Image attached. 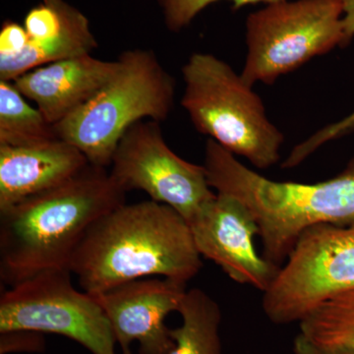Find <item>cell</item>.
Here are the masks:
<instances>
[{
  "mask_svg": "<svg viewBox=\"0 0 354 354\" xmlns=\"http://www.w3.org/2000/svg\"><path fill=\"white\" fill-rule=\"evenodd\" d=\"M71 274L69 268L46 270L2 292L0 333L60 335L92 354H115V339L104 310L95 297L75 290Z\"/></svg>",
  "mask_w": 354,
  "mask_h": 354,
  "instance_id": "cell-8",
  "label": "cell"
},
{
  "mask_svg": "<svg viewBox=\"0 0 354 354\" xmlns=\"http://www.w3.org/2000/svg\"><path fill=\"white\" fill-rule=\"evenodd\" d=\"M0 353H41L44 349V334L32 330H10L0 333Z\"/></svg>",
  "mask_w": 354,
  "mask_h": 354,
  "instance_id": "cell-20",
  "label": "cell"
},
{
  "mask_svg": "<svg viewBox=\"0 0 354 354\" xmlns=\"http://www.w3.org/2000/svg\"><path fill=\"white\" fill-rule=\"evenodd\" d=\"M88 164L79 149L62 139L29 147L0 146V211L57 187Z\"/></svg>",
  "mask_w": 354,
  "mask_h": 354,
  "instance_id": "cell-14",
  "label": "cell"
},
{
  "mask_svg": "<svg viewBox=\"0 0 354 354\" xmlns=\"http://www.w3.org/2000/svg\"><path fill=\"white\" fill-rule=\"evenodd\" d=\"M29 44L18 55L0 57V80L17 77L44 65L90 55L97 43L84 14L64 0H43L26 15Z\"/></svg>",
  "mask_w": 354,
  "mask_h": 354,
  "instance_id": "cell-12",
  "label": "cell"
},
{
  "mask_svg": "<svg viewBox=\"0 0 354 354\" xmlns=\"http://www.w3.org/2000/svg\"><path fill=\"white\" fill-rule=\"evenodd\" d=\"M198 252L213 261L239 285L265 292L279 268L256 250L259 227L251 209L239 198L216 193L189 221Z\"/></svg>",
  "mask_w": 354,
  "mask_h": 354,
  "instance_id": "cell-10",
  "label": "cell"
},
{
  "mask_svg": "<svg viewBox=\"0 0 354 354\" xmlns=\"http://www.w3.org/2000/svg\"><path fill=\"white\" fill-rule=\"evenodd\" d=\"M221 0H158L164 10L165 23L169 30L174 32L180 31L184 27L190 24L192 20L204 10L206 7ZM234 4V9L242 8L248 4H271L283 0H227Z\"/></svg>",
  "mask_w": 354,
  "mask_h": 354,
  "instance_id": "cell-19",
  "label": "cell"
},
{
  "mask_svg": "<svg viewBox=\"0 0 354 354\" xmlns=\"http://www.w3.org/2000/svg\"><path fill=\"white\" fill-rule=\"evenodd\" d=\"M69 268L82 290L95 297L153 276L187 283L203 261L187 221L171 207L149 200L125 203L95 221Z\"/></svg>",
  "mask_w": 354,
  "mask_h": 354,
  "instance_id": "cell-1",
  "label": "cell"
},
{
  "mask_svg": "<svg viewBox=\"0 0 354 354\" xmlns=\"http://www.w3.org/2000/svg\"><path fill=\"white\" fill-rule=\"evenodd\" d=\"M354 290V221L314 225L299 235L262 298L276 325L304 320L325 300Z\"/></svg>",
  "mask_w": 354,
  "mask_h": 354,
  "instance_id": "cell-7",
  "label": "cell"
},
{
  "mask_svg": "<svg viewBox=\"0 0 354 354\" xmlns=\"http://www.w3.org/2000/svg\"><path fill=\"white\" fill-rule=\"evenodd\" d=\"M30 39L24 26L7 21L0 30V57H12L24 50Z\"/></svg>",
  "mask_w": 354,
  "mask_h": 354,
  "instance_id": "cell-21",
  "label": "cell"
},
{
  "mask_svg": "<svg viewBox=\"0 0 354 354\" xmlns=\"http://www.w3.org/2000/svg\"><path fill=\"white\" fill-rule=\"evenodd\" d=\"M295 354H354V348L346 346H324L310 341L304 335L299 334L293 342Z\"/></svg>",
  "mask_w": 354,
  "mask_h": 354,
  "instance_id": "cell-22",
  "label": "cell"
},
{
  "mask_svg": "<svg viewBox=\"0 0 354 354\" xmlns=\"http://www.w3.org/2000/svg\"><path fill=\"white\" fill-rule=\"evenodd\" d=\"M300 334L324 346L354 348V290L325 300L299 322Z\"/></svg>",
  "mask_w": 354,
  "mask_h": 354,
  "instance_id": "cell-17",
  "label": "cell"
},
{
  "mask_svg": "<svg viewBox=\"0 0 354 354\" xmlns=\"http://www.w3.org/2000/svg\"><path fill=\"white\" fill-rule=\"evenodd\" d=\"M186 286L167 278L142 279L95 295L123 354H132L135 342L140 354H169L174 342L165 319L178 312Z\"/></svg>",
  "mask_w": 354,
  "mask_h": 354,
  "instance_id": "cell-11",
  "label": "cell"
},
{
  "mask_svg": "<svg viewBox=\"0 0 354 354\" xmlns=\"http://www.w3.org/2000/svg\"><path fill=\"white\" fill-rule=\"evenodd\" d=\"M204 167L216 193L239 198L251 209L259 227L262 256L278 267L306 228L354 221V156L344 171L328 180L279 183L251 171L209 139Z\"/></svg>",
  "mask_w": 354,
  "mask_h": 354,
  "instance_id": "cell-3",
  "label": "cell"
},
{
  "mask_svg": "<svg viewBox=\"0 0 354 354\" xmlns=\"http://www.w3.org/2000/svg\"><path fill=\"white\" fill-rule=\"evenodd\" d=\"M181 106L198 132L259 169L279 162L285 142L259 95L232 67L211 53H195L183 67Z\"/></svg>",
  "mask_w": 354,
  "mask_h": 354,
  "instance_id": "cell-5",
  "label": "cell"
},
{
  "mask_svg": "<svg viewBox=\"0 0 354 354\" xmlns=\"http://www.w3.org/2000/svg\"><path fill=\"white\" fill-rule=\"evenodd\" d=\"M120 62L84 55L44 65L12 81L26 99L55 125L90 101L118 71Z\"/></svg>",
  "mask_w": 354,
  "mask_h": 354,
  "instance_id": "cell-13",
  "label": "cell"
},
{
  "mask_svg": "<svg viewBox=\"0 0 354 354\" xmlns=\"http://www.w3.org/2000/svg\"><path fill=\"white\" fill-rule=\"evenodd\" d=\"M25 99L12 82L0 80V146L29 147L59 139L55 127Z\"/></svg>",
  "mask_w": 354,
  "mask_h": 354,
  "instance_id": "cell-16",
  "label": "cell"
},
{
  "mask_svg": "<svg viewBox=\"0 0 354 354\" xmlns=\"http://www.w3.org/2000/svg\"><path fill=\"white\" fill-rule=\"evenodd\" d=\"M118 71L90 100L55 127L58 138L75 146L91 165L109 167L128 128L149 118L162 122L174 104L176 84L155 53L127 50Z\"/></svg>",
  "mask_w": 354,
  "mask_h": 354,
  "instance_id": "cell-4",
  "label": "cell"
},
{
  "mask_svg": "<svg viewBox=\"0 0 354 354\" xmlns=\"http://www.w3.org/2000/svg\"><path fill=\"white\" fill-rule=\"evenodd\" d=\"M339 0L274 2L246 20L247 53L241 76L254 86L274 83L337 46L344 48Z\"/></svg>",
  "mask_w": 354,
  "mask_h": 354,
  "instance_id": "cell-6",
  "label": "cell"
},
{
  "mask_svg": "<svg viewBox=\"0 0 354 354\" xmlns=\"http://www.w3.org/2000/svg\"><path fill=\"white\" fill-rule=\"evenodd\" d=\"M127 193L106 167L88 164L57 187L0 211L2 285L69 268L91 225L125 204Z\"/></svg>",
  "mask_w": 354,
  "mask_h": 354,
  "instance_id": "cell-2",
  "label": "cell"
},
{
  "mask_svg": "<svg viewBox=\"0 0 354 354\" xmlns=\"http://www.w3.org/2000/svg\"><path fill=\"white\" fill-rule=\"evenodd\" d=\"M109 174L125 192L144 191L187 223L216 195L204 165L172 152L155 120L138 121L128 128L116 147Z\"/></svg>",
  "mask_w": 354,
  "mask_h": 354,
  "instance_id": "cell-9",
  "label": "cell"
},
{
  "mask_svg": "<svg viewBox=\"0 0 354 354\" xmlns=\"http://www.w3.org/2000/svg\"><path fill=\"white\" fill-rule=\"evenodd\" d=\"M354 132V111L346 118L319 130L308 139L302 141L292 149L281 165L283 169H292L304 162L319 148L334 140L341 139Z\"/></svg>",
  "mask_w": 354,
  "mask_h": 354,
  "instance_id": "cell-18",
  "label": "cell"
},
{
  "mask_svg": "<svg viewBox=\"0 0 354 354\" xmlns=\"http://www.w3.org/2000/svg\"><path fill=\"white\" fill-rule=\"evenodd\" d=\"M342 10L344 24V48L351 44L354 38V0H339Z\"/></svg>",
  "mask_w": 354,
  "mask_h": 354,
  "instance_id": "cell-23",
  "label": "cell"
},
{
  "mask_svg": "<svg viewBox=\"0 0 354 354\" xmlns=\"http://www.w3.org/2000/svg\"><path fill=\"white\" fill-rule=\"evenodd\" d=\"M178 313L183 323L171 329L169 354H221L220 305L200 288L186 291Z\"/></svg>",
  "mask_w": 354,
  "mask_h": 354,
  "instance_id": "cell-15",
  "label": "cell"
}]
</instances>
